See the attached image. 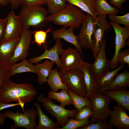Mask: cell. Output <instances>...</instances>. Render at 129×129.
Masks as SVG:
<instances>
[{"label":"cell","instance_id":"cell-9","mask_svg":"<svg viewBox=\"0 0 129 129\" xmlns=\"http://www.w3.org/2000/svg\"><path fill=\"white\" fill-rule=\"evenodd\" d=\"M32 35V32L29 29H23L20 40L7 65H11L20 60L26 59L28 55Z\"/></svg>","mask_w":129,"mask_h":129},{"label":"cell","instance_id":"cell-6","mask_svg":"<svg viewBox=\"0 0 129 129\" xmlns=\"http://www.w3.org/2000/svg\"><path fill=\"white\" fill-rule=\"evenodd\" d=\"M4 116L12 120L14 122V124L10 127V129H15L18 127H23L27 129H36L37 126L36 122L38 116L37 110L31 108L25 110L23 113L18 111L15 112L7 110L3 113Z\"/></svg>","mask_w":129,"mask_h":129},{"label":"cell","instance_id":"cell-36","mask_svg":"<svg viewBox=\"0 0 129 129\" xmlns=\"http://www.w3.org/2000/svg\"><path fill=\"white\" fill-rule=\"evenodd\" d=\"M96 123L91 124L86 126L79 128V129H112L113 127L110 126L108 122H105L98 120Z\"/></svg>","mask_w":129,"mask_h":129},{"label":"cell","instance_id":"cell-15","mask_svg":"<svg viewBox=\"0 0 129 129\" xmlns=\"http://www.w3.org/2000/svg\"><path fill=\"white\" fill-rule=\"evenodd\" d=\"M127 110L118 104L111 110L108 124L111 126L115 127L118 129H129V117Z\"/></svg>","mask_w":129,"mask_h":129},{"label":"cell","instance_id":"cell-20","mask_svg":"<svg viewBox=\"0 0 129 129\" xmlns=\"http://www.w3.org/2000/svg\"><path fill=\"white\" fill-rule=\"evenodd\" d=\"M100 92L108 96L116 101L118 104L129 111V91L127 89L122 88Z\"/></svg>","mask_w":129,"mask_h":129},{"label":"cell","instance_id":"cell-44","mask_svg":"<svg viewBox=\"0 0 129 129\" xmlns=\"http://www.w3.org/2000/svg\"><path fill=\"white\" fill-rule=\"evenodd\" d=\"M9 3L8 0H0V5L2 6H6Z\"/></svg>","mask_w":129,"mask_h":129},{"label":"cell","instance_id":"cell-37","mask_svg":"<svg viewBox=\"0 0 129 129\" xmlns=\"http://www.w3.org/2000/svg\"><path fill=\"white\" fill-rule=\"evenodd\" d=\"M48 0H21L20 5L22 7H39L46 4Z\"/></svg>","mask_w":129,"mask_h":129},{"label":"cell","instance_id":"cell-12","mask_svg":"<svg viewBox=\"0 0 129 129\" xmlns=\"http://www.w3.org/2000/svg\"><path fill=\"white\" fill-rule=\"evenodd\" d=\"M109 23L113 28L115 33V52L111 60V69L114 70L118 66L117 62L118 54L121 49L126 47V41L129 38V28L121 27L111 21Z\"/></svg>","mask_w":129,"mask_h":129},{"label":"cell","instance_id":"cell-2","mask_svg":"<svg viewBox=\"0 0 129 129\" xmlns=\"http://www.w3.org/2000/svg\"><path fill=\"white\" fill-rule=\"evenodd\" d=\"M86 15L79 8L68 3L62 11L56 14L48 16L47 19L49 22H52L56 25L77 29L81 25Z\"/></svg>","mask_w":129,"mask_h":129},{"label":"cell","instance_id":"cell-16","mask_svg":"<svg viewBox=\"0 0 129 129\" xmlns=\"http://www.w3.org/2000/svg\"><path fill=\"white\" fill-rule=\"evenodd\" d=\"M55 41V44L49 50L46 49L41 55L31 58L29 59V61L32 64H36L44 59H49L55 63L59 69H61L59 56L63 49V43L60 39H58Z\"/></svg>","mask_w":129,"mask_h":129},{"label":"cell","instance_id":"cell-3","mask_svg":"<svg viewBox=\"0 0 129 129\" xmlns=\"http://www.w3.org/2000/svg\"><path fill=\"white\" fill-rule=\"evenodd\" d=\"M48 10L42 7L22 8L19 15L22 21L23 29H29L31 27L39 29L45 27L49 22L47 19Z\"/></svg>","mask_w":129,"mask_h":129},{"label":"cell","instance_id":"cell-13","mask_svg":"<svg viewBox=\"0 0 129 129\" xmlns=\"http://www.w3.org/2000/svg\"><path fill=\"white\" fill-rule=\"evenodd\" d=\"M95 19L88 14L83 20L78 35L79 41L81 47L88 49L91 48L92 37L93 33Z\"/></svg>","mask_w":129,"mask_h":129},{"label":"cell","instance_id":"cell-25","mask_svg":"<svg viewBox=\"0 0 129 129\" xmlns=\"http://www.w3.org/2000/svg\"><path fill=\"white\" fill-rule=\"evenodd\" d=\"M65 1L76 6L82 11L90 14L95 19L97 18L95 0H65Z\"/></svg>","mask_w":129,"mask_h":129},{"label":"cell","instance_id":"cell-19","mask_svg":"<svg viewBox=\"0 0 129 129\" xmlns=\"http://www.w3.org/2000/svg\"><path fill=\"white\" fill-rule=\"evenodd\" d=\"M20 38V36L17 37L0 43V64H7L13 54Z\"/></svg>","mask_w":129,"mask_h":129},{"label":"cell","instance_id":"cell-45","mask_svg":"<svg viewBox=\"0 0 129 129\" xmlns=\"http://www.w3.org/2000/svg\"><path fill=\"white\" fill-rule=\"evenodd\" d=\"M5 118L3 113H0V125L3 124L5 120Z\"/></svg>","mask_w":129,"mask_h":129},{"label":"cell","instance_id":"cell-38","mask_svg":"<svg viewBox=\"0 0 129 129\" xmlns=\"http://www.w3.org/2000/svg\"><path fill=\"white\" fill-rule=\"evenodd\" d=\"M117 63L120 64H127V66H129V49H123L119 52L117 56Z\"/></svg>","mask_w":129,"mask_h":129},{"label":"cell","instance_id":"cell-4","mask_svg":"<svg viewBox=\"0 0 129 129\" xmlns=\"http://www.w3.org/2000/svg\"><path fill=\"white\" fill-rule=\"evenodd\" d=\"M88 98L92 105V114L90 120L91 124L99 120L107 122L111 110L110 104L112 100L108 96L98 91L91 94Z\"/></svg>","mask_w":129,"mask_h":129},{"label":"cell","instance_id":"cell-22","mask_svg":"<svg viewBox=\"0 0 129 129\" xmlns=\"http://www.w3.org/2000/svg\"><path fill=\"white\" fill-rule=\"evenodd\" d=\"M54 64L53 62L48 59L42 63L38 62L35 64V69L38 76V82L39 85H42L47 82Z\"/></svg>","mask_w":129,"mask_h":129},{"label":"cell","instance_id":"cell-40","mask_svg":"<svg viewBox=\"0 0 129 129\" xmlns=\"http://www.w3.org/2000/svg\"><path fill=\"white\" fill-rule=\"evenodd\" d=\"M7 20V16L4 19L0 18V43L2 42L5 32Z\"/></svg>","mask_w":129,"mask_h":129},{"label":"cell","instance_id":"cell-29","mask_svg":"<svg viewBox=\"0 0 129 129\" xmlns=\"http://www.w3.org/2000/svg\"><path fill=\"white\" fill-rule=\"evenodd\" d=\"M126 64H120V66L114 70L109 71L99 78L96 81L97 85L99 89L103 88L110 83L113 81L118 72L123 69Z\"/></svg>","mask_w":129,"mask_h":129},{"label":"cell","instance_id":"cell-23","mask_svg":"<svg viewBox=\"0 0 129 129\" xmlns=\"http://www.w3.org/2000/svg\"><path fill=\"white\" fill-rule=\"evenodd\" d=\"M49 85L51 91L57 92L59 89H63L67 91L70 89L63 83L57 68H55L51 70L46 82Z\"/></svg>","mask_w":129,"mask_h":129},{"label":"cell","instance_id":"cell-31","mask_svg":"<svg viewBox=\"0 0 129 129\" xmlns=\"http://www.w3.org/2000/svg\"><path fill=\"white\" fill-rule=\"evenodd\" d=\"M91 116L89 117L83 119L79 120L75 118H70L68 119L66 124L61 128H56V129H76L79 128L86 126L91 124L89 118Z\"/></svg>","mask_w":129,"mask_h":129},{"label":"cell","instance_id":"cell-11","mask_svg":"<svg viewBox=\"0 0 129 129\" xmlns=\"http://www.w3.org/2000/svg\"><path fill=\"white\" fill-rule=\"evenodd\" d=\"M106 15H98L95 20L91 49L94 58L100 49L105 31L111 28V26L106 20Z\"/></svg>","mask_w":129,"mask_h":129},{"label":"cell","instance_id":"cell-41","mask_svg":"<svg viewBox=\"0 0 129 129\" xmlns=\"http://www.w3.org/2000/svg\"><path fill=\"white\" fill-rule=\"evenodd\" d=\"M19 105L21 107V105L20 103H5L0 102V111L6 108L13 107L17 106Z\"/></svg>","mask_w":129,"mask_h":129},{"label":"cell","instance_id":"cell-47","mask_svg":"<svg viewBox=\"0 0 129 129\" xmlns=\"http://www.w3.org/2000/svg\"></svg>","mask_w":129,"mask_h":129},{"label":"cell","instance_id":"cell-26","mask_svg":"<svg viewBox=\"0 0 129 129\" xmlns=\"http://www.w3.org/2000/svg\"><path fill=\"white\" fill-rule=\"evenodd\" d=\"M11 77L19 73L30 72L36 74L35 65L30 63L26 59L22 61L10 65Z\"/></svg>","mask_w":129,"mask_h":129},{"label":"cell","instance_id":"cell-1","mask_svg":"<svg viewBox=\"0 0 129 129\" xmlns=\"http://www.w3.org/2000/svg\"><path fill=\"white\" fill-rule=\"evenodd\" d=\"M37 93L36 90L32 84L16 83L9 79L0 88V102L9 103L15 102L20 103L24 112L25 104L32 102Z\"/></svg>","mask_w":129,"mask_h":129},{"label":"cell","instance_id":"cell-27","mask_svg":"<svg viewBox=\"0 0 129 129\" xmlns=\"http://www.w3.org/2000/svg\"><path fill=\"white\" fill-rule=\"evenodd\" d=\"M96 2V14L99 15H116L119 12L117 8L109 4L106 0H95Z\"/></svg>","mask_w":129,"mask_h":129},{"label":"cell","instance_id":"cell-17","mask_svg":"<svg viewBox=\"0 0 129 129\" xmlns=\"http://www.w3.org/2000/svg\"><path fill=\"white\" fill-rule=\"evenodd\" d=\"M74 29L71 27L67 28V27L63 26L60 29L54 30L51 32L53 38L55 41L59 39H62L73 45L84 58L81 49L82 47L79 41L78 35L74 34Z\"/></svg>","mask_w":129,"mask_h":129},{"label":"cell","instance_id":"cell-42","mask_svg":"<svg viewBox=\"0 0 129 129\" xmlns=\"http://www.w3.org/2000/svg\"><path fill=\"white\" fill-rule=\"evenodd\" d=\"M127 0H110V4L115 7L121 9L123 3Z\"/></svg>","mask_w":129,"mask_h":129},{"label":"cell","instance_id":"cell-32","mask_svg":"<svg viewBox=\"0 0 129 129\" xmlns=\"http://www.w3.org/2000/svg\"><path fill=\"white\" fill-rule=\"evenodd\" d=\"M46 4L50 15H53L62 11L65 8L66 2L63 0H48Z\"/></svg>","mask_w":129,"mask_h":129},{"label":"cell","instance_id":"cell-24","mask_svg":"<svg viewBox=\"0 0 129 129\" xmlns=\"http://www.w3.org/2000/svg\"><path fill=\"white\" fill-rule=\"evenodd\" d=\"M33 104L36 108L39 119L36 129H54L59 127L56 123H54L43 112L39 103L35 102Z\"/></svg>","mask_w":129,"mask_h":129},{"label":"cell","instance_id":"cell-21","mask_svg":"<svg viewBox=\"0 0 129 129\" xmlns=\"http://www.w3.org/2000/svg\"><path fill=\"white\" fill-rule=\"evenodd\" d=\"M129 87V72L125 70L122 72L118 73L112 81L105 87L99 89V92Z\"/></svg>","mask_w":129,"mask_h":129},{"label":"cell","instance_id":"cell-10","mask_svg":"<svg viewBox=\"0 0 129 129\" xmlns=\"http://www.w3.org/2000/svg\"><path fill=\"white\" fill-rule=\"evenodd\" d=\"M76 49L69 47L62 50L59 58L61 69L66 71L79 69L84 61Z\"/></svg>","mask_w":129,"mask_h":129},{"label":"cell","instance_id":"cell-34","mask_svg":"<svg viewBox=\"0 0 129 129\" xmlns=\"http://www.w3.org/2000/svg\"><path fill=\"white\" fill-rule=\"evenodd\" d=\"M51 30L49 28L46 31L42 30L35 31L34 33V41L35 43L39 46L46 43V40L48 33Z\"/></svg>","mask_w":129,"mask_h":129},{"label":"cell","instance_id":"cell-7","mask_svg":"<svg viewBox=\"0 0 129 129\" xmlns=\"http://www.w3.org/2000/svg\"><path fill=\"white\" fill-rule=\"evenodd\" d=\"M62 81L76 95L86 97V90L83 74L79 68L63 71H59Z\"/></svg>","mask_w":129,"mask_h":129},{"label":"cell","instance_id":"cell-33","mask_svg":"<svg viewBox=\"0 0 129 129\" xmlns=\"http://www.w3.org/2000/svg\"><path fill=\"white\" fill-rule=\"evenodd\" d=\"M108 17L111 21L120 25L123 24L129 28V13L119 16L116 15H108Z\"/></svg>","mask_w":129,"mask_h":129},{"label":"cell","instance_id":"cell-14","mask_svg":"<svg viewBox=\"0 0 129 129\" xmlns=\"http://www.w3.org/2000/svg\"><path fill=\"white\" fill-rule=\"evenodd\" d=\"M7 20L2 41L20 37L23 30L22 21L19 15L16 16L13 10L7 16Z\"/></svg>","mask_w":129,"mask_h":129},{"label":"cell","instance_id":"cell-35","mask_svg":"<svg viewBox=\"0 0 129 129\" xmlns=\"http://www.w3.org/2000/svg\"><path fill=\"white\" fill-rule=\"evenodd\" d=\"M11 70L10 65L0 64V88L7 80L10 79Z\"/></svg>","mask_w":129,"mask_h":129},{"label":"cell","instance_id":"cell-46","mask_svg":"<svg viewBox=\"0 0 129 129\" xmlns=\"http://www.w3.org/2000/svg\"><path fill=\"white\" fill-rule=\"evenodd\" d=\"M63 0V1H65V0Z\"/></svg>","mask_w":129,"mask_h":129},{"label":"cell","instance_id":"cell-43","mask_svg":"<svg viewBox=\"0 0 129 129\" xmlns=\"http://www.w3.org/2000/svg\"><path fill=\"white\" fill-rule=\"evenodd\" d=\"M11 5L12 9H14L18 8L20 5L21 0H8Z\"/></svg>","mask_w":129,"mask_h":129},{"label":"cell","instance_id":"cell-18","mask_svg":"<svg viewBox=\"0 0 129 129\" xmlns=\"http://www.w3.org/2000/svg\"><path fill=\"white\" fill-rule=\"evenodd\" d=\"M91 65L92 64L84 61L80 68L83 74L86 90V97L88 98L91 94L99 89L96 80L91 71Z\"/></svg>","mask_w":129,"mask_h":129},{"label":"cell","instance_id":"cell-39","mask_svg":"<svg viewBox=\"0 0 129 129\" xmlns=\"http://www.w3.org/2000/svg\"><path fill=\"white\" fill-rule=\"evenodd\" d=\"M92 114V109L90 107L86 106L83 107L81 110L78 111L75 118L79 120L85 119L91 116Z\"/></svg>","mask_w":129,"mask_h":129},{"label":"cell","instance_id":"cell-5","mask_svg":"<svg viewBox=\"0 0 129 129\" xmlns=\"http://www.w3.org/2000/svg\"><path fill=\"white\" fill-rule=\"evenodd\" d=\"M38 101L42 103L48 113L54 116L57 120L59 127H63L67 123L69 118H75L78 112L76 109H67L61 106L55 104L52 99L46 98L41 94L37 97Z\"/></svg>","mask_w":129,"mask_h":129},{"label":"cell","instance_id":"cell-30","mask_svg":"<svg viewBox=\"0 0 129 129\" xmlns=\"http://www.w3.org/2000/svg\"><path fill=\"white\" fill-rule=\"evenodd\" d=\"M67 91L72 100V105L78 111L85 106L89 107L92 109L91 102L88 98L78 96L74 93L71 89Z\"/></svg>","mask_w":129,"mask_h":129},{"label":"cell","instance_id":"cell-28","mask_svg":"<svg viewBox=\"0 0 129 129\" xmlns=\"http://www.w3.org/2000/svg\"><path fill=\"white\" fill-rule=\"evenodd\" d=\"M61 90L59 92L49 91L47 97L57 101L60 103V105L63 108L67 105H72V100L68 94L67 91L63 89Z\"/></svg>","mask_w":129,"mask_h":129},{"label":"cell","instance_id":"cell-8","mask_svg":"<svg viewBox=\"0 0 129 129\" xmlns=\"http://www.w3.org/2000/svg\"><path fill=\"white\" fill-rule=\"evenodd\" d=\"M109 29H108L105 31L100 49L94 58V63L92 64L91 71L96 81L111 69V60L107 59L105 51L106 38Z\"/></svg>","mask_w":129,"mask_h":129}]
</instances>
